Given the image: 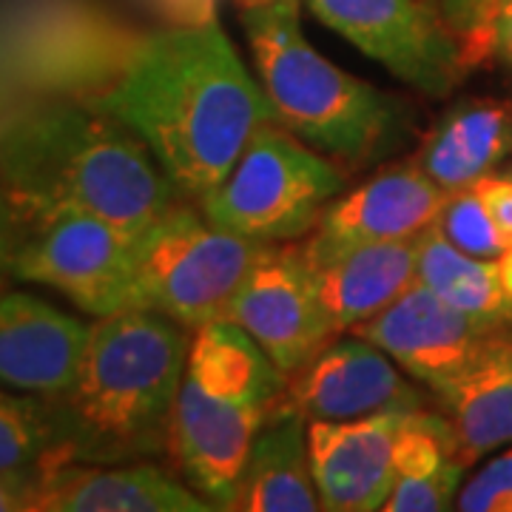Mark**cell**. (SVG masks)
<instances>
[{"instance_id": "ac0fdd59", "label": "cell", "mask_w": 512, "mask_h": 512, "mask_svg": "<svg viewBox=\"0 0 512 512\" xmlns=\"http://www.w3.org/2000/svg\"><path fill=\"white\" fill-rule=\"evenodd\" d=\"M433 393L467 467L512 444V325L490 333L473 362Z\"/></svg>"}, {"instance_id": "d6a6232c", "label": "cell", "mask_w": 512, "mask_h": 512, "mask_svg": "<svg viewBox=\"0 0 512 512\" xmlns=\"http://www.w3.org/2000/svg\"><path fill=\"white\" fill-rule=\"evenodd\" d=\"M510 103H512V100H510Z\"/></svg>"}, {"instance_id": "484cf974", "label": "cell", "mask_w": 512, "mask_h": 512, "mask_svg": "<svg viewBox=\"0 0 512 512\" xmlns=\"http://www.w3.org/2000/svg\"><path fill=\"white\" fill-rule=\"evenodd\" d=\"M461 512H512V447L490 458L456 495Z\"/></svg>"}, {"instance_id": "2e32d148", "label": "cell", "mask_w": 512, "mask_h": 512, "mask_svg": "<svg viewBox=\"0 0 512 512\" xmlns=\"http://www.w3.org/2000/svg\"><path fill=\"white\" fill-rule=\"evenodd\" d=\"M92 325L32 293H0V384L57 399L72 387Z\"/></svg>"}, {"instance_id": "4fadbf2b", "label": "cell", "mask_w": 512, "mask_h": 512, "mask_svg": "<svg viewBox=\"0 0 512 512\" xmlns=\"http://www.w3.org/2000/svg\"><path fill=\"white\" fill-rule=\"evenodd\" d=\"M495 330L501 328L478 322L416 282L382 313L348 333L379 345L407 376L439 390L473 362Z\"/></svg>"}, {"instance_id": "52a82bcc", "label": "cell", "mask_w": 512, "mask_h": 512, "mask_svg": "<svg viewBox=\"0 0 512 512\" xmlns=\"http://www.w3.org/2000/svg\"><path fill=\"white\" fill-rule=\"evenodd\" d=\"M268 242L225 231L177 202L134 239L137 311L174 319L191 333L225 319V311Z\"/></svg>"}, {"instance_id": "277c9868", "label": "cell", "mask_w": 512, "mask_h": 512, "mask_svg": "<svg viewBox=\"0 0 512 512\" xmlns=\"http://www.w3.org/2000/svg\"><path fill=\"white\" fill-rule=\"evenodd\" d=\"M239 6L256 77L279 126L348 165L373 163L407 140L410 109L319 55L299 26V0H239Z\"/></svg>"}, {"instance_id": "1f68e13d", "label": "cell", "mask_w": 512, "mask_h": 512, "mask_svg": "<svg viewBox=\"0 0 512 512\" xmlns=\"http://www.w3.org/2000/svg\"><path fill=\"white\" fill-rule=\"evenodd\" d=\"M504 174H510V177H512V168H507V171H504Z\"/></svg>"}, {"instance_id": "83f0119b", "label": "cell", "mask_w": 512, "mask_h": 512, "mask_svg": "<svg viewBox=\"0 0 512 512\" xmlns=\"http://www.w3.org/2000/svg\"><path fill=\"white\" fill-rule=\"evenodd\" d=\"M481 202L487 205L490 217L498 225V231L512 242V177L504 171H495L484 177L481 183L473 185Z\"/></svg>"}, {"instance_id": "4316f807", "label": "cell", "mask_w": 512, "mask_h": 512, "mask_svg": "<svg viewBox=\"0 0 512 512\" xmlns=\"http://www.w3.org/2000/svg\"><path fill=\"white\" fill-rule=\"evenodd\" d=\"M43 467L46 464L15 470V473H0V512H35Z\"/></svg>"}, {"instance_id": "44dd1931", "label": "cell", "mask_w": 512, "mask_h": 512, "mask_svg": "<svg viewBox=\"0 0 512 512\" xmlns=\"http://www.w3.org/2000/svg\"><path fill=\"white\" fill-rule=\"evenodd\" d=\"M419 282L490 328L512 325V299L501 285L498 259L458 251L436 225L419 237Z\"/></svg>"}, {"instance_id": "ffe728a7", "label": "cell", "mask_w": 512, "mask_h": 512, "mask_svg": "<svg viewBox=\"0 0 512 512\" xmlns=\"http://www.w3.org/2000/svg\"><path fill=\"white\" fill-rule=\"evenodd\" d=\"M316 510H322V498L311 473L308 419L279 396L242 467L234 512Z\"/></svg>"}, {"instance_id": "9c48e42d", "label": "cell", "mask_w": 512, "mask_h": 512, "mask_svg": "<svg viewBox=\"0 0 512 512\" xmlns=\"http://www.w3.org/2000/svg\"><path fill=\"white\" fill-rule=\"evenodd\" d=\"M316 18L424 94H447L467 57L439 0H302Z\"/></svg>"}, {"instance_id": "ba28073f", "label": "cell", "mask_w": 512, "mask_h": 512, "mask_svg": "<svg viewBox=\"0 0 512 512\" xmlns=\"http://www.w3.org/2000/svg\"><path fill=\"white\" fill-rule=\"evenodd\" d=\"M12 279L69 296L94 319L137 311L134 237L83 211L15 214Z\"/></svg>"}, {"instance_id": "7c38bea8", "label": "cell", "mask_w": 512, "mask_h": 512, "mask_svg": "<svg viewBox=\"0 0 512 512\" xmlns=\"http://www.w3.org/2000/svg\"><path fill=\"white\" fill-rule=\"evenodd\" d=\"M447 197L450 191L433 183L416 163L384 168L330 202L299 248L308 262H322L359 245L416 239L439 220Z\"/></svg>"}, {"instance_id": "5b68a950", "label": "cell", "mask_w": 512, "mask_h": 512, "mask_svg": "<svg viewBox=\"0 0 512 512\" xmlns=\"http://www.w3.org/2000/svg\"><path fill=\"white\" fill-rule=\"evenodd\" d=\"M285 384L288 373L234 322L217 319L191 333L168 456L217 510H234L251 444Z\"/></svg>"}, {"instance_id": "7a4b0ae2", "label": "cell", "mask_w": 512, "mask_h": 512, "mask_svg": "<svg viewBox=\"0 0 512 512\" xmlns=\"http://www.w3.org/2000/svg\"><path fill=\"white\" fill-rule=\"evenodd\" d=\"M0 185L15 214L83 211L134 239L185 200L126 123L74 100L37 103L0 126Z\"/></svg>"}, {"instance_id": "9a60e30c", "label": "cell", "mask_w": 512, "mask_h": 512, "mask_svg": "<svg viewBox=\"0 0 512 512\" xmlns=\"http://www.w3.org/2000/svg\"><path fill=\"white\" fill-rule=\"evenodd\" d=\"M180 473L148 461H46L35 510L49 512H220Z\"/></svg>"}, {"instance_id": "e0dca14e", "label": "cell", "mask_w": 512, "mask_h": 512, "mask_svg": "<svg viewBox=\"0 0 512 512\" xmlns=\"http://www.w3.org/2000/svg\"><path fill=\"white\" fill-rule=\"evenodd\" d=\"M308 265L333 328L348 333L419 282V237L359 245Z\"/></svg>"}, {"instance_id": "cb8c5ba5", "label": "cell", "mask_w": 512, "mask_h": 512, "mask_svg": "<svg viewBox=\"0 0 512 512\" xmlns=\"http://www.w3.org/2000/svg\"><path fill=\"white\" fill-rule=\"evenodd\" d=\"M467 464L456 458L430 476L396 478L384 501L387 512H444L456 510V495L464 484Z\"/></svg>"}, {"instance_id": "6da1fadb", "label": "cell", "mask_w": 512, "mask_h": 512, "mask_svg": "<svg viewBox=\"0 0 512 512\" xmlns=\"http://www.w3.org/2000/svg\"><path fill=\"white\" fill-rule=\"evenodd\" d=\"M92 103L126 123L194 205L228 177L256 128L276 120L259 77L214 18L140 40Z\"/></svg>"}, {"instance_id": "8992f818", "label": "cell", "mask_w": 512, "mask_h": 512, "mask_svg": "<svg viewBox=\"0 0 512 512\" xmlns=\"http://www.w3.org/2000/svg\"><path fill=\"white\" fill-rule=\"evenodd\" d=\"M342 191L339 163L271 120L256 128L228 177L197 205L225 231L274 245L313 234Z\"/></svg>"}, {"instance_id": "8fae6325", "label": "cell", "mask_w": 512, "mask_h": 512, "mask_svg": "<svg viewBox=\"0 0 512 512\" xmlns=\"http://www.w3.org/2000/svg\"><path fill=\"white\" fill-rule=\"evenodd\" d=\"M410 379L379 345L342 333L288 376L282 402L308 421H348L427 407V396Z\"/></svg>"}, {"instance_id": "d4e9b609", "label": "cell", "mask_w": 512, "mask_h": 512, "mask_svg": "<svg viewBox=\"0 0 512 512\" xmlns=\"http://www.w3.org/2000/svg\"><path fill=\"white\" fill-rule=\"evenodd\" d=\"M510 3L512 0H439L441 15L458 37L470 69L493 55L495 23Z\"/></svg>"}, {"instance_id": "d6986e66", "label": "cell", "mask_w": 512, "mask_h": 512, "mask_svg": "<svg viewBox=\"0 0 512 512\" xmlns=\"http://www.w3.org/2000/svg\"><path fill=\"white\" fill-rule=\"evenodd\" d=\"M512 157V103L467 97L444 111L416 151L421 171L444 191L473 188Z\"/></svg>"}, {"instance_id": "603a6c76", "label": "cell", "mask_w": 512, "mask_h": 512, "mask_svg": "<svg viewBox=\"0 0 512 512\" xmlns=\"http://www.w3.org/2000/svg\"><path fill=\"white\" fill-rule=\"evenodd\" d=\"M433 225L456 245L458 251L478 256V259H498L512 245L510 239L498 231V225L476 194V188L453 191L441 208L439 220Z\"/></svg>"}, {"instance_id": "3957f363", "label": "cell", "mask_w": 512, "mask_h": 512, "mask_svg": "<svg viewBox=\"0 0 512 512\" xmlns=\"http://www.w3.org/2000/svg\"><path fill=\"white\" fill-rule=\"evenodd\" d=\"M188 333L154 311L97 319L72 387L52 399L63 456L86 464L168 456Z\"/></svg>"}, {"instance_id": "30bf717a", "label": "cell", "mask_w": 512, "mask_h": 512, "mask_svg": "<svg viewBox=\"0 0 512 512\" xmlns=\"http://www.w3.org/2000/svg\"><path fill=\"white\" fill-rule=\"evenodd\" d=\"M225 319L254 336L288 376L342 336L316 293L308 259L291 242H274L262 251L234 293Z\"/></svg>"}, {"instance_id": "4dcf8cb0", "label": "cell", "mask_w": 512, "mask_h": 512, "mask_svg": "<svg viewBox=\"0 0 512 512\" xmlns=\"http://www.w3.org/2000/svg\"><path fill=\"white\" fill-rule=\"evenodd\" d=\"M498 274H501V285H504V291L510 293V299H512V245L504 251V254L498 256Z\"/></svg>"}, {"instance_id": "7402d4cb", "label": "cell", "mask_w": 512, "mask_h": 512, "mask_svg": "<svg viewBox=\"0 0 512 512\" xmlns=\"http://www.w3.org/2000/svg\"><path fill=\"white\" fill-rule=\"evenodd\" d=\"M57 456L63 450L55 402L0 384V473L29 470Z\"/></svg>"}, {"instance_id": "f546056e", "label": "cell", "mask_w": 512, "mask_h": 512, "mask_svg": "<svg viewBox=\"0 0 512 512\" xmlns=\"http://www.w3.org/2000/svg\"><path fill=\"white\" fill-rule=\"evenodd\" d=\"M493 52L507 66H512V3L501 12V18L495 23V37H493Z\"/></svg>"}, {"instance_id": "f1b7e54d", "label": "cell", "mask_w": 512, "mask_h": 512, "mask_svg": "<svg viewBox=\"0 0 512 512\" xmlns=\"http://www.w3.org/2000/svg\"><path fill=\"white\" fill-rule=\"evenodd\" d=\"M15 245H18V222H15V211L9 205V197L0 185V288L12 276Z\"/></svg>"}, {"instance_id": "5bb4252c", "label": "cell", "mask_w": 512, "mask_h": 512, "mask_svg": "<svg viewBox=\"0 0 512 512\" xmlns=\"http://www.w3.org/2000/svg\"><path fill=\"white\" fill-rule=\"evenodd\" d=\"M407 410L308 421L313 484L328 512H376L396 484V439Z\"/></svg>"}]
</instances>
